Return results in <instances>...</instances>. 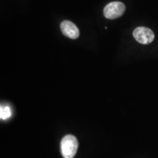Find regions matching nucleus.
I'll return each mask as SVG.
<instances>
[{"label": "nucleus", "mask_w": 158, "mask_h": 158, "mask_svg": "<svg viewBox=\"0 0 158 158\" xmlns=\"http://www.w3.org/2000/svg\"><path fill=\"white\" fill-rule=\"evenodd\" d=\"M133 37L137 42L147 45L151 43L155 39V34L152 30L147 27H138L133 31Z\"/></svg>", "instance_id": "nucleus-3"}, {"label": "nucleus", "mask_w": 158, "mask_h": 158, "mask_svg": "<svg viewBox=\"0 0 158 158\" xmlns=\"http://www.w3.org/2000/svg\"><path fill=\"white\" fill-rule=\"evenodd\" d=\"M12 110L9 106H2L0 108V117L2 119L6 120L11 116Z\"/></svg>", "instance_id": "nucleus-5"}, {"label": "nucleus", "mask_w": 158, "mask_h": 158, "mask_svg": "<svg viewBox=\"0 0 158 158\" xmlns=\"http://www.w3.org/2000/svg\"><path fill=\"white\" fill-rule=\"evenodd\" d=\"M125 11V5L121 2H112L105 7L103 14L108 19H116L121 17Z\"/></svg>", "instance_id": "nucleus-2"}, {"label": "nucleus", "mask_w": 158, "mask_h": 158, "mask_svg": "<svg viewBox=\"0 0 158 158\" xmlns=\"http://www.w3.org/2000/svg\"><path fill=\"white\" fill-rule=\"evenodd\" d=\"M61 153L64 158H73L78 147L77 138L72 135H67L61 141Z\"/></svg>", "instance_id": "nucleus-1"}, {"label": "nucleus", "mask_w": 158, "mask_h": 158, "mask_svg": "<svg viewBox=\"0 0 158 158\" xmlns=\"http://www.w3.org/2000/svg\"><path fill=\"white\" fill-rule=\"evenodd\" d=\"M61 31L64 36L70 39H77L80 35V31L76 25L70 21H64L60 24Z\"/></svg>", "instance_id": "nucleus-4"}]
</instances>
